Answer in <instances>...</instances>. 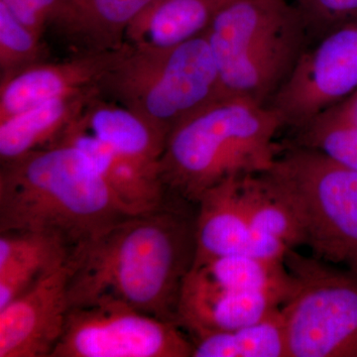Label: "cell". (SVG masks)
Wrapping results in <instances>:
<instances>
[{
	"label": "cell",
	"mask_w": 357,
	"mask_h": 357,
	"mask_svg": "<svg viewBox=\"0 0 357 357\" xmlns=\"http://www.w3.org/2000/svg\"><path fill=\"white\" fill-rule=\"evenodd\" d=\"M195 253L196 220L163 208L128 215L70 249V306L119 302L177 323Z\"/></svg>",
	"instance_id": "1"
},
{
	"label": "cell",
	"mask_w": 357,
	"mask_h": 357,
	"mask_svg": "<svg viewBox=\"0 0 357 357\" xmlns=\"http://www.w3.org/2000/svg\"><path fill=\"white\" fill-rule=\"evenodd\" d=\"M128 215L73 145L59 143L2 163L0 232L49 234L72 249Z\"/></svg>",
	"instance_id": "2"
},
{
	"label": "cell",
	"mask_w": 357,
	"mask_h": 357,
	"mask_svg": "<svg viewBox=\"0 0 357 357\" xmlns=\"http://www.w3.org/2000/svg\"><path fill=\"white\" fill-rule=\"evenodd\" d=\"M283 126L272 107L223 96L168 134L160 161L162 182L197 202L225 178L261 173L277 157L273 139Z\"/></svg>",
	"instance_id": "3"
},
{
	"label": "cell",
	"mask_w": 357,
	"mask_h": 357,
	"mask_svg": "<svg viewBox=\"0 0 357 357\" xmlns=\"http://www.w3.org/2000/svg\"><path fill=\"white\" fill-rule=\"evenodd\" d=\"M307 29L289 0H230L204 32L223 93L266 105L304 52Z\"/></svg>",
	"instance_id": "4"
},
{
	"label": "cell",
	"mask_w": 357,
	"mask_h": 357,
	"mask_svg": "<svg viewBox=\"0 0 357 357\" xmlns=\"http://www.w3.org/2000/svg\"><path fill=\"white\" fill-rule=\"evenodd\" d=\"M100 91V96L137 112L168 134L187 117L225 96L204 34L163 50L126 45Z\"/></svg>",
	"instance_id": "5"
},
{
	"label": "cell",
	"mask_w": 357,
	"mask_h": 357,
	"mask_svg": "<svg viewBox=\"0 0 357 357\" xmlns=\"http://www.w3.org/2000/svg\"><path fill=\"white\" fill-rule=\"evenodd\" d=\"M261 174L290 204L314 257L357 277V171L301 146Z\"/></svg>",
	"instance_id": "6"
},
{
	"label": "cell",
	"mask_w": 357,
	"mask_h": 357,
	"mask_svg": "<svg viewBox=\"0 0 357 357\" xmlns=\"http://www.w3.org/2000/svg\"><path fill=\"white\" fill-rule=\"evenodd\" d=\"M295 289L281 307L289 357H357V277L290 248Z\"/></svg>",
	"instance_id": "7"
},
{
	"label": "cell",
	"mask_w": 357,
	"mask_h": 357,
	"mask_svg": "<svg viewBox=\"0 0 357 357\" xmlns=\"http://www.w3.org/2000/svg\"><path fill=\"white\" fill-rule=\"evenodd\" d=\"M194 344L175 321L119 302L70 307L51 357H191Z\"/></svg>",
	"instance_id": "8"
},
{
	"label": "cell",
	"mask_w": 357,
	"mask_h": 357,
	"mask_svg": "<svg viewBox=\"0 0 357 357\" xmlns=\"http://www.w3.org/2000/svg\"><path fill=\"white\" fill-rule=\"evenodd\" d=\"M304 50L270 107L284 126L302 128L357 89V21L326 33Z\"/></svg>",
	"instance_id": "9"
},
{
	"label": "cell",
	"mask_w": 357,
	"mask_h": 357,
	"mask_svg": "<svg viewBox=\"0 0 357 357\" xmlns=\"http://www.w3.org/2000/svg\"><path fill=\"white\" fill-rule=\"evenodd\" d=\"M68 261L0 310V357H48L70 311Z\"/></svg>",
	"instance_id": "10"
},
{
	"label": "cell",
	"mask_w": 357,
	"mask_h": 357,
	"mask_svg": "<svg viewBox=\"0 0 357 357\" xmlns=\"http://www.w3.org/2000/svg\"><path fill=\"white\" fill-rule=\"evenodd\" d=\"M126 50H86L58 63L43 62L1 76L0 121L35 105L100 91V84Z\"/></svg>",
	"instance_id": "11"
},
{
	"label": "cell",
	"mask_w": 357,
	"mask_h": 357,
	"mask_svg": "<svg viewBox=\"0 0 357 357\" xmlns=\"http://www.w3.org/2000/svg\"><path fill=\"white\" fill-rule=\"evenodd\" d=\"M281 307L271 296L223 287L202 268L192 267L181 288L177 323L195 340L251 325Z\"/></svg>",
	"instance_id": "12"
},
{
	"label": "cell",
	"mask_w": 357,
	"mask_h": 357,
	"mask_svg": "<svg viewBox=\"0 0 357 357\" xmlns=\"http://www.w3.org/2000/svg\"><path fill=\"white\" fill-rule=\"evenodd\" d=\"M79 117L56 144L73 145L86 154L129 215L151 213L163 208L165 185L158 171L115 151L89 132L82 126Z\"/></svg>",
	"instance_id": "13"
},
{
	"label": "cell",
	"mask_w": 357,
	"mask_h": 357,
	"mask_svg": "<svg viewBox=\"0 0 357 357\" xmlns=\"http://www.w3.org/2000/svg\"><path fill=\"white\" fill-rule=\"evenodd\" d=\"M239 178H225L204 191L196 202L199 213L192 266L223 256L248 253L255 234L241 206Z\"/></svg>",
	"instance_id": "14"
},
{
	"label": "cell",
	"mask_w": 357,
	"mask_h": 357,
	"mask_svg": "<svg viewBox=\"0 0 357 357\" xmlns=\"http://www.w3.org/2000/svg\"><path fill=\"white\" fill-rule=\"evenodd\" d=\"M79 121L115 151L160 173L168 133L142 115L98 95L89 100Z\"/></svg>",
	"instance_id": "15"
},
{
	"label": "cell",
	"mask_w": 357,
	"mask_h": 357,
	"mask_svg": "<svg viewBox=\"0 0 357 357\" xmlns=\"http://www.w3.org/2000/svg\"><path fill=\"white\" fill-rule=\"evenodd\" d=\"M225 0H154L129 24L123 42L139 50H163L204 34Z\"/></svg>",
	"instance_id": "16"
},
{
	"label": "cell",
	"mask_w": 357,
	"mask_h": 357,
	"mask_svg": "<svg viewBox=\"0 0 357 357\" xmlns=\"http://www.w3.org/2000/svg\"><path fill=\"white\" fill-rule=\"evenodd\" d=\"M98 95L96 91L49 100L0 121L2 163L55 145Z\"/></svg>",
	"instance_id": "17"
},
{
	"label": "cell",
	"mask_w": 357,
	"mask_h": 357,
	"mask_svg": "<svg viewBox=\"0 0 357 357\" xmlns=\"http://www.w3.org/2000/svg\"><path fill=\"white\" fill-rule=\"evenodd\" d=\"M0 310L68 261L70 248L34 231L0 232Z\"/></svg>",
	"instance_id": "18"
},
{
	"label": "cell",
	"mask_w": 357,
	"mask_h": 357,
	"mask_svg": "<svg viewBox=\"0 0 357 357\" xmlns=\"http://www.w3.org/2000/svg\"><path fill=\"white\" fill-rule=\"evenodd\" d=\"M192 267L202 268L223 287L271 296L280 301L282 306L295 289V279L285 260L266 259L239 253Z\"/></svg>",
	"instance_id": "19"
},
{
	"label": "cell",
	"mask_w": 357,
	"mask_h": 357,
	"mask_svg": "<svg viewBox=\"0 0 357 357\" xmlns=\"http://www.w3.org/2000/svg\"><path fill=\"white\" fill-rule=\"evenodd\" d=\"M192 357H289L281 307L251 325L195 338Z\"/></svg>",
	"instance_id": "20"
},
{
	"label": "cell",
	"mask_w": 357,
	"mask_h": 357,
	"mask_svg": "<svg viewBox=\"0 0 357 357\" xmlns=\"http://www.w3.org/2000/svg\"><path fill=\"white\" fill-rule=\"evenodd\" d=\"M238 192L253 232L276 237L293 249L304 244L302 227L292 208L261 173L241 176Z\"/></svg>",
	"instance_id": "21"
},
{
	"label": "cell",
	"mask_w": 357,
	"mask_h": 357,
	"mask_svg": "<svg viewBox=\"0 0 357 357\" xmlns=\"http://www.w3.org/2000/svg\"><path fill=\"white\" fill-rule=\"evenodd\" d=\"M154 0H77L70 36L83 41L88 50L123 46L129 24Z\"/></svg>",
	"instance_id": "22"
},
{
	"label": "cell",
	"mask_w": 357,
	"mask_h": 357,
	"mask_svg": "<svg viewBox=\"0 0 357 357\" xmlns=\"http://www.w3.org/2000/svg\"><path fill=\"white\" fill-rule=\"evenodd\" d=\"M302 130V146L321 152L335 163L357 171V124L328 109Z\"/></svg>",
	"instance_id": "23"
},
{
	"label": "cell",
	"mask_w": 357,
	"mask_h": 357,
	"mask_svg": "<svg viewBox=\"0 0 357 357\" xmlns=\"http://www.w3.org/2000/svg\"><path fill=\"white\" fill-rule=\"evenodd\" d=\"M48 49L42 36L20 22L0 3V70L1 76L46 62Z\"/></svg>",
	"instance_id": "24"
},
{
	"label": "cell",
	"mask_w": 357,
	"mask_h": 357,
	"mask_svg": "<svg viewBox=\"0 0 357 357\" xmlns=\"http://www.w3.org/2000/svg\"><path fill=\"white\" fill-rule=\"evenodd\" d=\"M0 3L42 37L50 25L70 36L76 18V9L70 0H0Z\"/></svg>",
	"instance_id": "25"
},
{
	"label": "cell",
	"mask_w": 357,
	"mask_h": 357,
	"mask_svg": "<svg viewBox=\"0 0 357 357\" xmlns=\"http://www.w3.org/2000/svg\"><path fill=\"white\" fill-rule=\"evenodd\" d=\"M307 33L323 37L357 21V0H295Z\"/></svg>",
	"instance_id": "26"
},
{
	"label": "cell",
	"mask_w": 357,
	"mask_h": 357,
	"mask_svg": "<svg viewBox=\"0 0 357 357\" xmlns=\"http://www.w3.org/2000/svg\"><path fill=\"white\" fill-rule=\"evenodd\" d=\"M335 114L357 124V89L342 102L330 107Z\"/></svg>",
	"instance_id": "27"
},
{
	"label": "cell",
	"mask_w": 357,
	"mask_h": 357,
	"mask_svg": "<svg viewBox=\"0 0 357 357\" xmlns=\"http://www.w3.org/2000/svg\"><path fill=\"white\" fill-rule=\"evenodd\" d=\"M70 2H72L73 4H74L75 9H76V4L77 2V0H70Z\"/></svg>",
	"instance_id": "28"
},
{
	"label": "cell",
	"mask_w": 357,
	"mask_h": 357,
	"mask_svg": "<svg viewBox=\"0 0 357 357\" xmlns=\"http://www.w3.org/2000/svg\"><path fill=\"white\" fill-rule=\"evenodd\" d=\"M225 1L229 2V1H230V0H225Z\"/></svg>",
	"instance_id": "29"
}]
</instances>
